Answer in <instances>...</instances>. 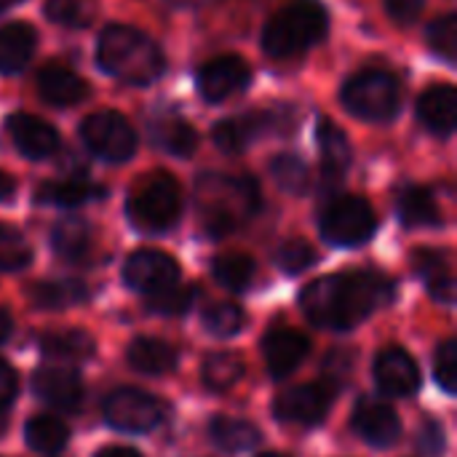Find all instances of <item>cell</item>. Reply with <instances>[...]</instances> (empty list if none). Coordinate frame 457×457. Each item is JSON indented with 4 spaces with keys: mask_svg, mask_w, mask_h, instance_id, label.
Segmentation results:
<instances>
[{
    "mask_svg": "<svg viewBox=\"0 0 457 457\" xmlns=\"http://www.w3.org/2000/svg\"><path fill=\"white\" fill-rule=\"evenodd\" d=\"M428 289H431V295H434L439 303H445V305H453V303H455V281H453L450 273L431 278V281H428Z\"/></svg>",
    "mask_w": 457,
    "mask_h": 457,
    "instance_id": "cell-47",
    "label": "cell"
},
{
    "mask_svg": "<svg viewBox=\"0 0 457 457\" xmlns=\"http://www.w3.org/2000/svg\"><path fill=\"white\" fill-rule=\"evenodd\" d=\"M353 428L370 447H391L402 436V420L394 407L372 399H361L353 412Z\"/></svg>",
    "mask_w": 457,
    "mask_h": 457,
    "instance_id": "cell-12",
    "label": "cell"
},
{
    "mask_svg": "<svg viewBox=\"0 0 457 457\" xmlns=\"http://www.w3.org/2000/svg\"><path fill=\"white\" fill-rule=\"evenodd\" d=\"M8 134H11L13 145L19 147V153L27 158H48L59 150L56 129L48 126L46 120L35 118V115H27V112L11 115Z\"/></svg>",
    "mask_w": 457,
    "mask_h": 457,
    "instance_id": "cell-16",
    "label": "cell"
},
{
    "mask_svg": "<svg viewBox=\"0 0 457 457\" xmlns=\"http://www.w3.org/2000/svg\"><path fill=\"white\" fill-rule=\"evenodd\" d=\"M383 3H386V11H388V16L394 21L410 24V21H415L420 16L426 0H383Z\"/></svg>",
    "mask_w": 457,
    "mask_h": 457,
    "instance_id": "cell-44",
    "label": "cell"
},
{
    "mask_svg": "<svg viewBox=\"0 0 457 457\" xmlns=\"http://www.w3.org/2000/svg\"><path fill=\"white\" fill-rule=\"evenodd\" d=\"M214 278L233 292H244L252 287L254 281V260L249 254L241 252H230V254H220L214 260Z\"/></svg>",
    "mask_w": 457,
    "mask_h": 457,
    "instance_id": "cell-32",
    "label": "cell"
},
{
    "mask_svg": "<svg viewBox=\"0 0 457 457\" xmlns=\"http://www.w3.org/2000/svg\"><path fill=\"white\" fill-rule=\"evenodd\" d=\"M29 300L37 311H64L88 300L80 281H40L29 289Z\"/></svg>",
    "mask_w": 457,
    "mask_h": 457,
    "instance_id": "cell-25",
    "label": "cell"
},
{
    "mask_svg": "<svg viewBox=\"0 0 457 457\" xmlns=\"http://www.w3.org/2000/svg\"><path fill=\"white\" fill-rule=\"evenodd\" d=\"M46 13L64 27H86L96 16L94 0H46Z\"/></svg>",
    "mask_w": 457,
    "mask_h": 457,
    "instance_id": "cell-35",
    "label": "cell"
},
{
    "mask_svg": "<svg viewBox=\"0 0 457 457\" xmlns=\"http://www.w3.org/2000/svg\"><path fill=\"white\" fill-rule=\"evenodd\" d=\"M260 185L249 174L198 177V214L209 236L222 238L260 212Z\"/></svg>",
    "mask_w": 457,
    "mask_h": 457,
    "instance_id": "cell-2",
    "label": "cell"
},
{
    "mask_svg": "<svg viewBox=\"0 0 457 457\" xmlns=\"http://www.w3.org/2000/svg\"><path fill=\"white\" fill-rule=\"evenodd\" d=\"M96 457H142L137 450H131V447H102Z\"/></svg>",
    "mask_w": 457,
    "mask_h": 457,
    "instance_id": "cell-49",
    "label": "cell"
},
{
    "mask_svg": "<svg viewBox=\"0 0 457 457\" xmlns=\"http://www.w3.org/2000/svg\"><path fill=\"white\" fill-rule=\"evenodd\" d=\"M319 147H321V163H324V177L332 182H340L345 169L351 166V145L332 120L321 118L319 123Z\"/></svg>",
    "mask_w": 457,
    "mask_h": 457,
    "instance_id": "cell-21",
    "label": "cell"
},
{
    "mask_svg": "<svg viewBox=\"0 0 457 457\" xmlns=\"http://www.w3.org/2000/svg\"><path fill=\"white\" fill-rule=\"evenodd\" d=\"M375 230L378 217L359 195H340L321 214V236L335 246H361Z\"/></svg>",
    "mask_w": 457,
    "mask_h": 457,
    "instance_id": "cell-7",
    "label": "cell"
},
{
    "mask_svg": "<svg viewBox=\"0 0 457 457\" xmlns=\"http://www.w3.org/2000/svg\"><path fill=\"white\" fill-rule=\"evenodd\" d=\"M37 88H40V96L56 107H70V104H78L80 99H86L88 94V86L80 75H75L72 70L62 67V64H48L40 70L37 75Z\"/></svg>",
    "mask_w": 457,
    "mask_h": 457,
    "instance_id": "cell-18",
    "label": "cell"
},
{
    "mask_svg": "<svg viewBox=\"0 0 457 457\" xmlns=\"http://www.w3.org/2000/svg\"><path fill=\"white\" fill-rule=\"evenodd\" d=\"M83 142L91 153H96L104 161H129L137 150V137L131 123L120 112H94L83 120Z\"/></svg>",
    "mask_w": 457,
    "mask_h": 457,
    "instance_id": "cell-8",
    "label": "cell"
},
{
    "mask_svg": "<svg viewBox=\"0 0 457 457\" xmlns=\"http://www.w3.org/2000/svg\"><path fill=\"white\" fill-rule=\"evenodd\" d=\"M16 195V179L5 171H0V201H11Z\"/></svg>",
    "mask_w": 457,
    "mask_h": 457,
    "instance_id": "cell-48",
    "label": "cell"
},
{
    "mask_svg": "<svg viewBox=\"0 0 457 457\" xmlns=\"http://www.w3.org/2000/svg\"><path fill=\"white\" fill-rule=\"evenodd\" d=\"M126 212H129L131 225L145 233L169 230L182 214V198H179L177 179L166 171L145 174L131 187Z\"/></svg>",
    "mask_w": 457,
    "mask_h": 457,
    "instance_id": "cell-5",
    "label": "cell"
},
{
    "mask_svg": "<svg viewBox=\"0 0 457 457\" xmlns=\"http://www.w3.org/2000/svg\"><path fill=\"white\" fill-rule=\"evenodd\" d=\"M153 137H155V142H158L166 153L179 155V158L193 155L195 147H198V134L193 131L190 123H185V120H179V118L161 120V123L155 126Z\"/></svg>",
    "mask_w": 457,
    "mask_h": 457,
    "instance_id": "cell-33",
    "label": "cell"
},
{
    "mask_svg": "<svg viewBox=\"0 0 457 457\" xmlns=\"http://www.w3.org/2000/svg\"><path fill=\"white\" fill-rule=\"evenodd\" d=\"M270 174L276 179V185L292 195H300L308 190V182H311V174H308V166L305 161H300L297 155H276L270 161Z\"/></svg>",
    "mask_w": 457,
    "mask_h": 457,
    "instance_id": "cell-34",
    "label": "cell"
},
{
    "mask_svg": "<svg viewBox=\"0 0 457 457\" xmlns=\"http://www.w3.org/2000/svg\"><path fill=\"white\" fill-rule=\"evenodd\" d=\"M428 46L447 62L457 59V16L445 13L428 27Z\"/></svg>",
    "mask_w": 457,
    "mask_h": 457,
    "instance_id": "cell-40",
    "label": "cell"
},
{
    "mask_svg": "<svg viewBox=\"0 0 457 457\" xmlns=\"http://www.w3.org/2000/svg\"><path fill=\"white\" fill-rule=\"evenodd\" d=\"M204 327L214 337H233L244 327V313L233 303H217L204 313Z\"/></svg>",
    "mask_w": 457,
    "mask_h": 457,
    "instance_id": "cell-37",
    "label": "cell"
},
{
    "mask_svg": "<svg viewBox=\"0 0 457 457\" xmlns=\"http://www.w3.org/2000/svg\"><path fill=\"white\" fill-rule=\"evenodd\" d=\"M35 51V29L21 21L0 27V72L21 70Z\"/></svg>",
    "mask_w": 457,
    "mask_h": 457,
    "instance_id": "cell-22",
    "label": "cell"
},
{
    "mask_svg": "<svg viewBox=\"0 0 457 457\" xmlns=\"http://www.w3.org/2000/svg\"><path fill=\"white\" fill-rule=\"evenodd\" d=\"M32 388L37 394V399H43L46 404L64 410V412H75L83 404V380L70 372V370H40L32 378Z\"/></svg>",
    "mask_w": 457,
    "mask_h": 457,
    "instance_id": "cell-17",
    "label": "cell"
},
{
    "mask_svg": "<svg viewBox=\"0 0 457 457\" xmlns=\"http://www.w3.org/2000/svg\"><path fill=\"white\" fill-rule=\"evenodd\" d=\"M13 3H16V0H0V13H3V11H5L8 5H13Z\"/></svg>",
    "mask_w": 457,
    "mask_h": 457,
    "instance_id": "cell-52",
    "label": "cell"
},
{
    "mask_svg": "<svg viewBox=\"0 0 457 457\" xmlns=\"http://www.w3.org/2000/svg\"><path fill=\"white\" fill-rule=\"evenodd\" d=\"M209 436L220 450H228V453H244L260 442V431L252 423L238 420V418H225V415L212 420Z\"/></svg>",
    "mask_w": 457,
    "mask_h": 457,
    "instance_id": "cell-26",
    "label": "cell"
},
{
    "mask_svg": "<svg viewBox=\"0 0 457 457\" xmlns=\"http://www.w3.org/2000/svg\"><path fill=\"white\" fill-rule=\"evenodd\" d=\"M268 126L265 120V112L260 115H244V118H228V120H220L212 131L214 137V145L225 153H241L249 147V142Z\"/></svg>",
    "mask_w": 457,
    "mask_h": 457,
    "instance_id": "cell-24",
    "label": "cell"
},
{
    "mask_svg": "<svg viewBox=\"0 0 457 457\" xmlns=\"http://www.w3.org/2000/svg\"><path fill=\"white\" fill-rule=\"evenodd\" d=\"M418 115L434 134H450L455 129L457 91L450 83L431 86L428 91H423L418 102Z\"/></svg>",
    "mask_w": 457,
    "mask_h": 457,
    "instance_id": "cell-19",
    "label": "cell"
},
{
    "mask_svg": "<svg viewBox=\"0 0 457 457\" xmlns=\"http://www.w3.org/2000/svg\"><path fill=\"white\" fill-rule=\"evenodd\" d=\"M399 214L410 228H434L442 225V212L434 195L423 187H407L399 195Z\"/></svg>",
    "mask_w": 457,
    "mask_h": 457,
    "instance_id": "cell-28",
    "label": "cell"
},
{
    "mask_svg": "<svg viewBox=\"0 0 457 457\" xmlns=\"http://www.w3.org/2000/svg\"><path fill=\"white\" fill-rule=\"evenodd\" d=\"M394 297V284L375 273H335L316 278L303 295V313L321 329L348 332Z\"/></svg>",
    "mask_w": 457,
    "mask_h": 457,
    "instance_id": "cell-1",
    "label": "cell"
},
{
    "mask_svg": "<svg viewBox=\"0 0 457 457\" xmlns=\"http://www.w3.org/2000/svg\"><path fill=\"white\" fill-rule=\"evenodd\" d=\"M193 300H195V289H187V287H169L158 295H150L147 300V308L153 313H161V316H182L193 308Z\"/></svg>",
    "mask_w": 457,
    "mask_h": 457,
    "instance_id": "cell-38",
    "label": "cell"
},
{
    "mask_svg": "<svg viewBox=\"0 0 457 457\" xmlns=\"http://www.w3.org/2000/svg\"><path fill=\"white\" fill-rule=\"evenodd\" d=\"M246 83H249V64L236 54L217 56L206 62L204 70L198 72V88L209 102L228 99L230 94L241 91Z\"/></svg>",
    "mask_w": 457,
    "mask_h": 457,
    "instance_id": "cell-13",
    "label": "cell"
},
{
    "mask_svg": "<svg viewBox=\"0 0 457 457\" xmlns=\"http://www.w3.org/2000/svg\"><path fill=\"white\" fill-rule=\"evenodd\" d=\"M311 343L303 332L297 329H273L262 340V356L273 378H287L292 375L308 356Z\"/></svg>",
    "mask_w": 457,
    "mask_h": 457,
    "instance_id": "cell-15",
    "label": "cell"
},
{
    "mask_svg": "<svg viewBox=\"0 0 457 457\" xmlns=\"http://www.w3.org/2000/svg\"><path fill=\"white\" fill-rule=\"evenodd\" d=\"M343 104L364 120H391L402 107V86L386 70H364L345 83Z\"/></svg>",
    "mask_w": 457,
    "mask_h": 457,
    "instance_id": "cell-6",
    "label": "cell"
},
{
    "mask_svg": "<svg viewBox=\"0 0 457 457\" xmlns=\"http://www.w3.org/2000/svg\"><path fill=\"white\" fill-rule=\"evenodd\" d=\"M104 420L118 428V431H129V434H145L153 431L161 423V404L139 388H115L107 394L104 404H102Z\"/></svg>",
    "mask_w": 457,
    "mask_h": 457,
    "instance_id": "cell-9",
    "label": "cell"
},
{
    "mask_svg": "<svg viewBox=\"0 0 457 457\" xmlns=\"http://www.w3.org/2000/svg\"><path fill=\"white\" fill-rule=\"evenodd\" d=\"M324 370H327V375H329V378H335V380L348 378V375H351V370H353V353H351L348 348H335V351L327 356Z\"/></svg>",
    "mask_w": 457,
    "mask_h": 457,
    "instance_id": "cell-45",
    "label": "cell"
},
{
    "mask_svg": "<svg viewBox=\"0 0 457 457\" xmlns=\"http://www.w3.org/2000/svg\"><path fill=\"white\" fill-rule=\"evenodd\" d=\"M335 399V388L324 386V383H311V386H295L289 391H284L276 404L273 412L281 423H292V426H316L324 420V415L329 412Z\"/></svg>",
    "mask_w": 457,
    "mask_h": 457,
    "instance_id": "cell-10",
    "label": "cell"
},
{
    "mask_svg": "<svg viewBox=\"0 0 457 457\" xmlns=\"http://www.w3.org/2000/svg\"><path fill=\"white\" fill-rule=\"evenodd\" d=\"M375 380L388 396H410L420 386V372L404 348H386L375 359Z\"/></svg>",
    "mask_w": 457,
    "mask_h": 457,
    "instance_id": "cell-14",
    "label": "cell"
},
{
    "mask_svg": "<svg viewBox=\"0 0 457 457\" xmlns=\"http://www.w3.org/2000/svg\"><path fill=\"white\" fill-rule=\"evenodd\" d=\"M5 428H8V418L3 415V410H0V436L5 434Z\"/></svg>",
    "mask_w": 457,
    "mask_h": 457,
    "instance_id": "cell-51",
    "label": "cell"
},
{
    "mask_svg": "<svg viewBox=\"0 0 457 457\" xmlns=\"http://www.w3.org/2000/svg\"><path fill=\"white\" fill-rule=\"evenodd\" d=\"M24 439H27V445L35 453L54 455V453H59L67 445L70 431H67V426L59 418H54V415H37V418H32L24 426Z\"/></svg>",
    "mask_w": 457,
    "mask_h": 457,
    "instance_id": "cell-30",
    "label": "cell"
},
{
    "mask_svg": "<svg viewBox=\"0 0 457 457\" xmlns=\"http://www.w3.org/2000/svg\"><path fill=\"white\" fill-rule=\"evenodd\" d=\"M102 190L94 187L91 182L72 177V179H56V182H46L37 190V201L40 204H56V206H80L88 198L99 195Z\"/></svg>",
    "mask_w": 457,
    "mask_h": 457,
    "instance_id": "cell-31",
    "label": "cell"
},
{
    "mask_svg": "<svg viewBox=\"0 0 457 457\" xmlns=\"http://www.w3.org/2000/svg\"><path fill=\"white\" fill-rule=\"evenodd\" d=\"M16 394H19V378H16V372L0 359V410L3 407H8L13 399H16Z\"/></svg>",
    "mask_w": 457,
    "mask_h": 457,
    "instance_id": "cell-46",
    "label": "cell"
},
{
    "mask_svg": "<svg viewBox=\"0 0 457 457\" xmlns=\"http://www.w3.org/2000/svg\"><path fill=\"white\" fill-rule=\"evenodd\" d=\"M329 27V16L321 3L316 0H292L281 11L273 13L262 32V48L265 54L284 59L303 54L313 43L324 37Z\"/></svg>",
    "mask_w": 457,
    "mask_h": 457,
    "instance_id": "cell-4",
    "label": "cell"
},
{
    "mask_svg": "<svg viewBox=\"0 0 457 457\" xmlns=\"http://www.w3.org/2000/svg\"><path fill=\"white\" fill-rule=\"evenodd\" d=\"M40 351L46 356L62 359V361H86L94 356L96 345H94V337L83 329H62V332L43 335Z\"/></svg>",
    "mask_w": 457,
    "mask_h": 457,
    "instance_id": "cell-23",
    "label": "cell"
},
{
    "mask_svg": "<svg viewBox=\"0 0 457 457\" xmlns=\"http://www.w3.org/2000/svg\"><path fill=\"white\" fill-rule=\"evenodd\" d=\"M201 378H204L206 388L228 391V388H233L244 378V361L236 353H230V351H214V353H209L204 359Z\"/></svg>",
    "mask_w": 457,
    "mask_h": 457,
    "instance_id": "cell-29",
    "label": "cell"
},
{
    "mask_svg": "<svg viewBox=\"0 0 457 457\" xmlns=\"http://www.w3.org/2000/svg\"><path fill=\"white\" fill-rule=\"evenodd\" d=\"M123 278L131 289L137 292H147V295H158L169 287L177 284L179 278V265L174 257H169L166 252H155V249H139L126 260L123 268Z\"/></svg>",
    "mask_w": 457,
    "mask_h": 457,
    "instance_id": "cell-11",
    "label": "cell"
},
{
    "mask_svg": "<svg viewBox=\"0 0 457 457\" xmlns=\"http://www.w3.org/2000/svg\"><path fill=\"white\" fill-rule=\"evenodd\" d=\"M29 260L32 249L27 238L13 228L0 225V270H21L24 265H29Z\"/></svg>",
    "mask_w": 457,
    "mask_h": 457,
    "instance_id": "cell-36",
    "label": "cell"
},
{
    "mask_svg": "<svg viewBox=\"0 0 457 457\" xmlns=\"http://www.w3.org/2000/svg\"><path fill=\"white\" fill-rule=\"evenodd\" d=\"M126 359L131 364V370L142 372V375H150V378H158V375H169L179 356L174 351V345L163 343V340H155V337H139L129 345L126 351Z\"/></svg>",
    "mask_w": 457,
    "mask_h": 457,
    "instance_id": "cell-20",
    "label": "cell"
},
{
    "mask_svg": "<svg viewBox=\"0 0 457 457\" xmlns=\"http://www.w3.org/2000/svg\"><path fill=\"white\" fill-rule=\"evenodd\" d=\"M412 262H415V270H418L420 276H426L428 281H431V278H436V276L450 273V270H447V260H445V254H442V252L420 249V252H415V254H412Z\"/></svg>",
    "mask_w": 457,
    "mask_h": 457,
    "instance_id": "cell-42",
    "label": "cell"
},
{
    "mask_svg": "<svg viewBox=\"0 0 457 457\" xmlns=\"http://www.w3.org/2000/svg\"><path fill=\"white\" fill-rule=\"evenodd\" d=\"M96 59L110 75L137 86H147L163 72L161 48L145 32L123 24L107 27L102 32Z\"/></svg>",
    "mask_w": 457,
    "mask_h": 457,
    "instance_id": "cell-3",
    "label": "cell"
},
{
    "mask_svg": "<svg viewBox=\"0 0 457 457\" xmlns=\"http://www.w3.org/2000/svg\"><path fill=\"white\" fill-rule=\"evenodd\" d=\"M434 378H436V383H439L447 394H455L457 391V343L455 340H445V343L436 348V356H434Z\"/></svg>",
    "mask_w": 457,
    "mask_h": 457,
    "instance_id": "cell-41",
    "label": "cell"
},
{
    "mask_svg": "<svg viewBox=\"0 0 457 457\" xmlns=\"http://www.w3.org/2000/svg\"><path fill=\"white\" fill-rule=\"evenodd\" d=\"M420 453L426 457L445 455V428L436 420H426L420 428Z\"/></svg>",
    "mask_w": 457,
    "mask_h": 457,
    "instance_id": "cell-43",
    "label": "cell"
},
{
    "mask_svg": "<svg viewBox=\"0 0 457 457\" xmlns=\"http://www.w3.org/2000/svg\"><path fill=\"white\" fill-rule=\"evenodd\" d=\"M316 260H319L316 249H313L308 241H300V238L281 244V249H278V254H276L278 268H281L284 273H292V276L308 270Z\"/></svg>",
    "mask_w": 457,
    "mask_h": 457,
    "instance_id": "cell-39",
    "label": "cell"
},
{
    "mask_svg": "<svg viewBox=\"0 0 457 457\" xmlns=\"http://www.w3.org/2000/svg\"><path fill=\"white\" fill-rule=\"evenodd\" d=\"M11 329H13V321H11L8 311L0 308V343H5L11 337Z\"/></svg>",
    "mask_w": 457,
    "mask_h": 457,
    "instance_id": "cell-50",
    "label": "cell"
},
{
    "mask_svg": "<svg viewBox=\"0 0 457 457\" xmlns=\"http://www.w3.org/2000/svg\"><path fill=\"white\" fill-rule=\"evenodd\" d=\"M51 246L62 260L80 262L91 249V230L83 220H62L51 233Z\"/></svg>",
    "mask_w": 457,
    "mask_h": 457,
    "instance_id": "cell-27",
    "label": "cell"
},
{
    "mask_svg": "<svg viewBox=\"0 0 457 457\" xmlns=\"http://www.w3.org/2000/svg\"><path fill=\"white\" fill-rule=\"evenodd\" d=\"M260 457H289V455H281V453H265V455Z\"/></svg>",
    "mask_w": 457,
    "mask_h": 457,
    "instance_id": "cell-53",
    "label": "cell"
}]
</instances>
